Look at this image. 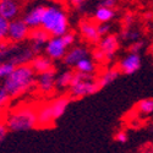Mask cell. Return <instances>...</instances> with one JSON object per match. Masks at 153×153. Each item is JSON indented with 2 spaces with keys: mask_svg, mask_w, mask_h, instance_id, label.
Instances as JSON below:
<instances>
[{
  "mask_svg": "<svg viewBox=\"0 0 153 153\" xmlns=\"http://www.w3.org/2000/svg\"><path fill=\"white\" fill-rule=\"evenodd\" d=\"M117 16V11L113 7H105V6H98L94 10L93 14V21L96 23H107L114 20Z\"/></svg>",
  "mask_w": 153,
  "mask_h": 153,
  "instance_id": "cell-19",
  "label": "cell"
},
{
  "mask_svg": "<svg viewBox=\"0 0 153 153\" xmlns=\"http://www.w3.org/2000/svg\"><path fill=\"white\" fill-rule=\"evenodd\" d=\"M120 36H121V39L131 43V42H135L141 38V32L134 27H129V28H124L123 32L120 33Z\"/></svg>",
  "mask_w": 153,
  "mask_h": 153,
  "instance_id": "cell-25",
  "label": "cell"
},
{
  "mask_svg": "<svg viewBox=\"0 0 153 153\" xmlns=\"http://www.w3.org/2000/svg\"><path fill=\"white\" fill-rule=\"evenodd\" d=\"M141 66H142L141 55L137 53H129L119 61L118 70L120 71V74L124 75H134L141 69Z\"/></svg>",
  "mask_w": 153,
  "mask_h": 153,
  "instance_id": "cell-11",
  "label": "cell"
},
{
  "mask_svg": "<svg viewBox=\"0 0 153 153\" xmlns=\"http://www.w3.org/2000/svg\"><path fill=\"white\" fill-rule=\"evenodd\" d=\"M55 79H56V71L55 69L48 70L45 72L37 74L36 77V87L42 94H50L53 93L56 87H55Z\"/></svg>",
  "mask_w": 153,
  "mask_h": 153,
  "instance_id": "cell-7",
  "label": "cell"
},
{
  "mask_svg": "<svg viewBox=\"0 0 153 153\" xmlns=\"http://www.w3.org/2000/svg\"><path fill=\"white\" fill-rule=\"evenodd\" d=\"M68 47L64 43L61 36L59 37H50L48 42L44 45L43 52L44 54L50 58L52 60H62V58L65 56L66 52H68Z\"/></svg>",
  "mask_w": 153,
  "mask_h": 153,
  "instance_id": "cell-6",
  "label": "cell"
},
{
  "mask_svg": "<svg viewBox=\"0 0 153 153\" xmlns=\"http://www.w3.org/2000/svg\"><path fill=\"white\" fill-rule=\"evenodd\" d=\"M37 123L38 129H49V127L54 126L55 119L53 117L52 107H50L49 102L37 105Z\"/></svg>",
  "mask_w": 153,
  "mask_h": 153,
  "instance_id": "cell-13",
  "label": "cell"
},
{
  "mask_svg": "<svg viewBox=\"0 0 153 153\" xmlns=\"http://www.w3.org/2000/svg\"><path fill=\"white\" fill-rule=\"evenodd\" d=\"M134 23H135V16L132 14H130V12H129V14L124 15V17H123V26H124V28L132 27Z\"/></svg>",
  "mask_w": 153,
  "mask_h": 153,
  "instance_id": "cell-33",
  "label": "cell"
},
{
  "mask_svg": "<svg viewBox=\"0 0 153 153\" xmlns=\"http://www.w3.org/2000/svg\"><path fill=\"white\" fill-rule=\"evenodd\" d=\"M97 31H98V34L102 37L104 36H108L111 33V26L107 22V23H97Z\"/></svg>",
  "mask_w": 153,
  "mask_h": 153,
  "instance_id": "cell-29",
  "label": "cell"
},
{
  "mask_svg": "<svg viewBox=\"0 0 153 153\" xmlns=\"http://www.w3.org/2000/svg\"><path fill=\"white\" fill-rule=\"evenodd\" d=\"M79 30L82 38L88 43L98 44V42L100 41V36L97 31V23L93 20H82L79 25Z\"/></svg>",
  "mask_w": 153,
  "mask_h": 153,
  "instance_id": "cell-16",
  "label": "cell"
},
{
  "mask_svg": "<svg viewBox=\"0 0 153 153\" xmlns=\"http://www.w3.org/2000/svg\"><path fill=\"white\" fill-rule=\"evenodd\" d=\"M74 77V71L72 70H65L60 74H56L55 79V87L56 90H64V88H69Z\"/></svg>",
  "mask_w": 153,
  "mask_h": 153,
  "instance_id": "cell-22",
  "label": "cell"
},
{
  "mask_svg": "<svg viewBox=\"0 0 153 153\" xmlns=\"http://www.w3.org/2000/svg\"><path fill=\"white\" fill-rule=\"evenodd\" d=\"M16 66L10 61H0V80L6 79Z\"/></svg>",
  "mask_w": 153,
  "mask_h": 153,
  "instance_id": "cell-26",
  "label": "cell"
},
{
  "mask_svg": "<svg viewBox=\"0 0 153 153\" xmlns=\"http://www.w3.org/2000/svg\"><path fill=\"white\" fill-rule=\"evenodd\" d=\"M30 32H31V28L25 23V21L21 17H17L9 21L6 39L11 43L21 44L27 42Z\"/></svg>",
  "mask_w": 153,
  "mask_h": 153,
  "instance_id": "cell-5",
  "label": "cell"
},
{
  "mask_svg": "<svg viewBox=\"0 0 153 153\" xmlns=\"http://www.w3.org/2000/svg\"><path fill=\"white\" fill-rule=\"evenodd\" d=\"M145 47V42L142 39H137L135 42H131L130 47H129V53H137L140 54L141 53V50L143 49Z\"/></svg>",
  "mask_w": 153,
  "mask_h": 153,
  "instance_id": "cell-28",
  "label": "cell"
},
{
  "mask_svg": "<svg viewBox=\"0 0 153 153\" xmlns=\"http://www.w3.org/2000/svg\"><path fill=\"white\" fill-rule=\"evenodd\" d=\"M114 138H115L117 142L124 145V143H126L127 141H129V135H127V132H125V131H118Z\"/></svg>",
  "mask_w": 153,
  "mask_h": 153,
  "instance_id": "cell-34",
  "label": "cell"
},
{
  "mask_svg": "<svg viewBox=\"0 0 153 153\" xmlns=\"http://www.w3.org/2000/svg\"><path fill=\"white\" fill-rule=\"evenodd\" d=\"M117 4H118V0H99L98 6H105V7L115 9Z\"/></svg>",
  "mask_w": 153,
  "mask_h": 153,
  "instance_id": "cell-36",
  "label": "cell"
},
{
  "mask_svg": "<svg viewBox=\"0 0 153 153\" xmlns=\"http://www.w3.org/2000/svg\"><path fill=\"white\" fill-rule=\"evenodd\" d=\"M119 76H120V71L118 70V68H113V69L105 70L99 76V79L97 80V82L99 85V88H104V87L109 86L114 81H117Z\"/></svg>",
  "mask_w": 153,
  "mask_h": 153,
  "instance_id": "cell-20",
  "label": "cell"
},
{
  "mask_svg": "<svg viewBox=\"0 0 153 153\" xmlns=\"http://www.w3.org/2000/svg\"><path fill=\"white\" fill-rule=\"evenodd\" d=\"M71 102V98L69 96H59L56 98H53L49 102L50 107H52V111H53V117L55 119V121L58 119H60L65 111L68 110V107Z\"/></svg>",
  "mask_w": 153,
  "mask_h": 153,
  "instance_id": "cell-17",
  "label": "cell"
},
{
  "mask_svg": "<svg viewBox=\"0 0 153 153\" xmlns=\"http://www.w3.org/2000/svg\"><path fill=\"white\" fill-rule=\"evenodd\" d=\"M147 153H153V151H152V152H147Z\"/></svg>",
  "mask_w": 153,
  "mask_h": 153,
  "instance_id": "cell-39",
  "label": "cell"
},
{
  "mask_svg": "<svg viewBox=\"0 0 153 153\" xmlns=\"http://www.w3.org/2000/svg\"><path fill=\"white\" fill-rule=\"evenodd\" d=\"M5 125L11 132H26L37 129V107L28 103L16 105L6 115Z\"/></svg>",
  "mask_w": 153,
  "mask_h": 153,
  "instance_id": "cell-2",
  "label": "cell"
},
{
  "mask_svg": "<svg viewBox=\"0 0 153 153\" xmlns=\"http://www.w3.org/2000/svg\"><path fill=\"white\" fill-rule=\"evenodd\" d=\"M61 38H62L64 43L66 44L68 48H71V47L76 43V34H75L74 32H70V31H69V32H66L65 34H62Z\"/></svg>",
  "mask_w": 153,
  "mask_h": 153,
  "instance_id": "cell-30",
  "label": "cell"
},
{
  "mask_svg": "<svg viewBox=\"0 0 153 153\" xmlns=\"http://www.w3.org/2000/svg\"><path fill=\"white\" fill-rule=\"evenodd\" d=\"M7 132H9V130H7V127H6L5 123L0 120V143H1L4 140H5Z\"/></svg>",
  "mask_w": 153,
  "mask_h": 153,
  "instance_id": "cell-37",
  "label": "cell"
},
{
  "mask_svg": "<svg viewBox=\"0 0 153 153\" xmlns=\"http://www.w3.org/2000/svg\"><path fill=\"white\" fill-rule=\"evenodd\" d=\"M136 111L141 117H149L153 114V98H143L136 104Z\"/></svg>",
  "mask_w": 153,
  "mask_h": 153,
  "instance_id": "cell-24",
  "label": "cell"
},
{
  "mask_svg": "<svg viewBox=\"0 0 153 153\" xmlns=\"http://www.w3.org/2000/svg\"><path fill=\"white\" fill-rule=\"evenodd\" d=\"M41 27L47 31L50 37H59L69 32L70 23L68 11L61 3L47 5Z\"/></svg>",
  "mask_w": 153,
  "mask_h": 153,
  "instance_id": "cell-3",
  "label": "cell"
},
{
  "mask_svg": "<svg viewBox=\"0 0 153 153\" xmlns=\"http://www.w3.org/2000/svg\"><path fill=\"white\" fill-rule=\"evenodd\" d=\"M30 65L31 68L33 69V71L36 74H41V72H45L48 70H52L54 69V62L53 60L48 58L47 55H41V54H38L36 55L32 61L30 62Z\"/></svg>",
  "mask_w": 153,
  "mask_h": 153,
  "instance_id": "cell-18",
  "label": "cell"
},
{
  "mask_svg": "<svg viewBox=\"0 0 153 153\" xmlns=\"http://www.w3.org/2000/svg\"><path fill=\"white\" fill-rule=\"evenodd\" d=\"M19 44L11 43L7 39L0 42V61H6L11 58V55L15 53V50Z\"/></svg>",
  "mask_w": 153,
  "mask_h": 153,
  "instance_id": "cell-23",
  "label": "cell"
},
{
  "mask_svg": "<svg viewBox=\"0 0 153 153\" xmlns=\"http://www.w3.org/2000/svg\"><path fill=\"white\" fill-rule=\"evenodd\" d=\"M61 3H64L69 7L74 9V10H77V11L83 10L86 6V0H61Z\"/></svg>",
  "mask_w": 153,
  "mask_h": 153,
  "instance_id": "cell-27",
  "label": "cell"
},
{
  "mask_svg": "<svg viewBox=\"0 0 153 153\" xmlns=\"http://www.w3.org/2000/svg\"><path fill=\"white\" fill-rule=\"evenodd\" d=\"M52 1H54V3H61V0H52Z\"/></svg>",
  "mask_w": 153,
  "mask_h": 153,
  "instance_id": "cell-38",
  "label": "cell"
},
{
  "mask_svg": "<svg viewBox=\"0 0 153 153\" xmlns=\"http://www.w3.org/2000/svg\"><path fill=\"white\" fill-rule=\"evenodd\" d=\"M7 26H9V21L0 16V42H3V41L6 39Z\"/></svg>",
  "mask_w": 153,
  "mask_h": 153,
  "instance_id": "cell-31",
  "label": "cell"
},
{
  "mask_svg": "<svg viewBox=\"0 0 153 153\" xmlns=\"http://www.w3.org/2000/svg\"><path fill=\"white\" fill-rule=\"evenodd\" d=\"M11 99V97L7 94V92L4 90L3 87H0V113L5 108V105L9 103V100Z\"/></svg>",
  "mask_w": 153,
  "mask_h": 153,
  "instance_id": "cell-32",
  "label": "cell"
},
{
  "mask_svg": "<svg viewBox=\"0 0 153 153\" xmlns=\"http://www.w3.org/2000/svg\"><path fill=\"white\" fill-rule=\"evenodd\" d=\"M36 77L37 74L33 71L30 64L19 65L6 79H4L1 87L11 98H16L30 92L33 87H36Z\"/></svg>",
  "mask_w": 153,
  "mask_h": 153,
  "instance_id": "cell-1",
  "label": "cell"
},
{
  "mask_svg": "<svg viewBox=\"0 0 153 153\" xmlns=\"http://www.w3.org/2000/svg\"><path fill=\"white\" fill-rule=\"evenodd\" d=\"M23 10V0H0V16L7 21L20 17Z\"/></svg>",
  "mask_w": 153,
  "mask_h": 153,
  "instance_id": "cell-9",
  "label": "cell"
},
{
  "mask_svg": "<svg viewBox=\"0 0 153 153\" xmlns=\"http://www.w3.org/2000/svg\"><path fill=\"white\" fill-rule=\"evenodd\" d=\"M90 56V50L86 45H72L68 49L65 56L62 58V61L66 66L74 68L81 59Z\"/></svg>",
  "mask_w": 153,
  "mask_h": 153,
  "instance_id": "cell-14",
  "label": "cell"
},
{
  "mask_svg": "<svg viewBox=\"0 0 153 153\" xmlns=\"http://www.w3.org/2000/svg\"><path fill=\"white\" fill-rule=\"evenodd\" d=\"M45 9H47V5H43V4H37L34 6H31L23 12L21 19L31 30L38 28L42 26V20H43Z\"/></svg>",
  "mask_w": 153,
  "mask_h": 153,
  "instance_id": "cell-8",
  "label": "cell"
},
{
  "mask_svg": "<svg viewBox=\"0 0 153 153\" xmlns=\"http://www.w3.org/2000/svg\"><path fill=\"white\" fill-rule=\"evenodd\" d=\"M49 38H50V36L47 31H44L42 27H38V28L31 30L27 42H28V45L34 52V54L38 55V54H41L43 52L44 45L48 42Z\"/></svg>",
  "mask_w": 153,
  "mask_h": 153,
  "instance_id": "cell-12",
  "label": "cell"
},
{
  "mask_svg": "<svg viewBox=\"0 0 153 153\" xmlns=\"http://www.w3.org/2000/svg\"><path fill=\"white\" fill-rule=\"evenodd\" d=\"M92 59L96 61V62H105V58L103 55V53L97 48L92 52Z\"/></svg>",
  "mask_w": 153,
  "mask_h": 153,
  "instance_id": "cell-35",
  "label": "cell"
},
{
  "mask_svg": "<svg viewBox=\"0 0 153 153\" xmlns=\"http://www.w3.org/2000/svg\"><path fill=\"white\" fill-rule=\"evenodd\" d=\"M34 56H36V54L32 50V48L28 45V43L25 44V45L19 44L16 50H15V53L6 61H10V62L14 64L15 66H19V65H25V64H30Z\"/></svg>",
  "mask_w": 153,
  "mask_h": 153,
  "instance_id": "cell-15",
  "label": "cell"
},
{
  "mask_svg": "<svg viewBox=\"0 0 153 153\" xmlns=\"http://www.w3.org/2000/svg\"><path fill=\"white\" fill-rule=\"evenodd\" d=\"M96 64L97 62L92 58L87 56V58L81 59L74 68H75V71H79V72H82V74H87V75H94V72L97 70Z\"/></svg>",
  "mask_w": 153,
  "mask_h": 153,
  "instance_id": "cell-21",
  "label": "cell"
},
{
  "mask_svg": "<svg viewBox=\"0 0 153 153\" xmlns=\"http://www.w3.org/2000/svg\"><path fill=\"white\" fill-rule=\"evenodd\" d=\"M100 90L94 75H87L74 71L72 82L69 87V97L71 99H80L87 96L96 94Z\"/></svg>",
  "mask_w": 153,
  "mask_h": 153,
  "instance_id": "cell-4",
  "label": "cell"
},
{
  "mask_svg": "<svg viewBox=\"0 0 153 153\" xmlns=\"http://www.w3.org/2000/svg\"><path fill=\"white\" fill-rule=\"evenodd\" d=\"M98 49L103 53L105 61H110L115 56L118 49H119V38L115 34H108L100 38L98 42Z\"/></svg>",
  "mask_w": 153,
  "mask_h": 153,
  "instance_id": "cell-10",
  "label": "cell"
}]
</instances>
